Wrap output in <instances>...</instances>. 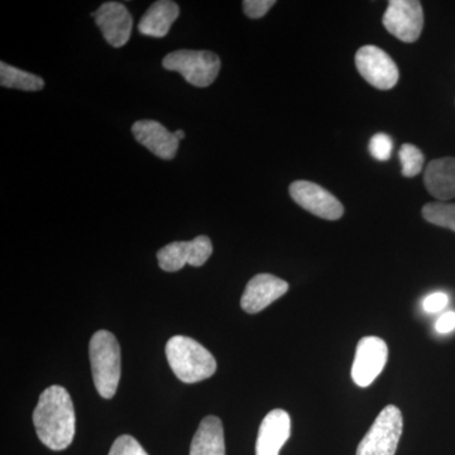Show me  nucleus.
I'll use <instances>...</instances> for the list:
<instances>
[{"mask_svg":"<svg viewBox=\"0 0 455 455\" xmlns=\"http://www.w3.org/2000/svg\"><path fill=\"white\" fill-rule=\"evenodd\" d=\"M33 424L42 444L51 451H64L73 443L76 416L70 395L61 386L42 392L33 411Z\"/></svg>","mask_w":455,"mask_h":455,"instance_id":"obj_1","label":"nucleus"},{"mask_svg":"<svg viewBox=\"0 0 455 455\" xmlns=\"http://www.w3.org/2000/svg\"><path fill=\"white\" fill-rule=\"evenodd\" d=\"M166 357L175 376L185 383L204 381L217 371L214 355L202 344L184 335H176L167 341Z\"/></svg>","mask_w":455,"mask_h":455,"instance_id":"obj_2","label":"nucleus"},{"mask_svg":"<svg viewBox=\"0 0 455 455\" xmlns=\"http://www.w3.org/2000/svg\"><path fill=\"white\" fill-rule=\"evenodd\" d=\"M92 379L101 397L112 398L121 379V348L110 331H99L92 335L89 346Z\"/></svg>","mask_w":455,"mask_h":455,"instance_id":"obj_3","label":"nucleus"},{"mask_svg":"<svg viewBox=\"0 0 455 455\" xmlns=\"http://www.w3.org/2000/svg\"><path fill=\"white\" fill-rule=\"evenodd\" d=\"M163 65L166 70L181 74L196 88L212 85L220 71V56L211 51H175L164 57Z\"/></svg>","mask_w":455,"mask_h":455,"instance_id":"obj_4","label":"nucleus"},{"mask_svg":"<svg viewBox=\"0 0 455 455\" xmlns=\"http://www.w3.org/2000/svg\"><path fill=\"white\" fill-rule=\"evenodd\" d=\"M403 419L400 409L386 406L359 443L355 455H395L403 435Z\"/></svg>","mask_w":455,"mask_h":455,"instance_id":"obj_5","label":"nucleus"},{"mask_svg":"<svg viewBox=\"0 0 455 455\" xmlns=\"http://www.w3.org/2000/svg\"><path fill=\"white\" fill-rule=\"evenodd\" d=\"M383 26L398 40L412 44L423 32V5L418 0H392L383 16Z\"/></svg>","mask_w":455,"mask_h":455,"instance_id":"obj_6","label":"nucleus"},{"mask_svg":"<svg viewBox=\"0 0 455 455\" xmlns=\"http://www.w3.org/2000/svg\"><path fill=\"white\" fill-rule=\"evenodd\" d=\"M355 66L358 73L376 89L390 90L398 82L397 65L385 51L367 44L355 53Z\"/></svg>","mask_w":455,"mask_h":455,"instance_id":"obj_7","label":"nucleus"},{"mask_svg":"<svg viewBox=\"0 0 455 455\" xmlns=\"http://www.w3.org/2000/svg\"><path fill=\"white\" fill-rule=\"evenodd\" d=\"M293 202L305 211L325 220H338L343 217L344 208L339 200L315 182L299 180L290 185Z\"/></svg>","mask_w":455,"mask_h":455,"instance_id":"obj_8","label":"nucleus"},{"mask_svg":"<svg viewBox=\"0 0 455 455\" xmlns=\"http://www.w3.org/2000/svg\"><path fill=\"white\" fill-rule=\"evenodd\" d=\"M388 347L379 337H364L358 341L352 379L359 387H368L382 373L387 363Z\"/></svg>","mask_w":455,"mask_h":455,"instance_id":"obj_9","label":"nucleus"},{"mask_svg":"<svg viewBox=\"0 0 455 455\" xmlns=\"http://www.w3.org/2000/svg\"><path fill=\"white\" fill-rule=\"evenodd\" d=\"M212 244L205 235L196 236L193 241L173 242L164 245L157 253L158 265L166 272H176L185 265L200 267L211 259Z\"/></svg>","mask_w":455,"mask_h":455,"instance_id":"obj_10","label":"nucleus"},{"mask_svg":"<svg viewBox=\"0 0 455 455\" xmlns=\"http://www.w3.org/2000/svg\"><path fill=\"white\" fill-rule=\"evenodd\" d=\"M92 17L95 18L99 29L103 33L104 40L110 46L119 49L130 41L133 18L122 3H104L97 12H92Z\"/></svg>","mask_w":455,"mask_h":455,"instance_id":"obj_11","label":"nucleus"},{"mask_svg":"<svg viewBox=\"0 0 455 455\" xmlns=\"http://www.w3.org/2000/svg\"><path fill=\"white\" fill-rule=\"evenodd\" d=\"M287 291L289 283L283 278L269 274L257 275L245 286L241 299L242 309L248 314L260 313Z\"/></svg>","mask_w":455,"mask_h":455,"instance_id":"obj_12","label":"nucleus"},{"mask_svg":"<svg viewBox=\"0 0 455 455\" xmlns=\"http://www.w3.org/2000/svg\"><path fill=\"white\" fill-rule=\"evenodd\" d=\"M291 436V418L284 410H272L263 419L256 443V455H280Z\"/></svg>","mask_w":455,"mask_h":455,"instance_id":"obj_13","label":"nucleus"},{"mask_svg":"<svg viewBox=\"0 0 455 455\" xmlns=\"http://www.w3.org/2000/svg\"><path fill=\"white\" fill-rule=\"evenodd\" d=\"M132 133L137 142L163 160H172L178 154L179 140L175 133H171L161 123L143 119L134 123Z\"/></svg>","mask_w":455,"mask_h":455,"instance_id":"obj_14","label":"nucleus"},{"mask_svg":"<svg viewBox=\"0 0 455 455\" xmlns=\"http://www.w3.org/2000/svg\"><path fill=\"white\" fill-rule=\"evenodd\" d=\"M425 187L430 196L440 202L455 197V158L443 157L431 161L425 169Z\"/></svg>","mask_w":455,"mask_h":455,"instance_id":"obj_15","label":"nucleus"},{"mask_svg":"<svg viewBox=\"0 0 455 455\" xmlns=\"http://www.w3.org/2000/svg\"><path fill=\"white\" fill-rule=\"evenodd\" d=\"M179 5L171 0H158L154 3L145 16L140 18L139 31L148 37L163 38L170 32L171 26L178 20Z\"/></svg>","mask_w":455,"mask_h":455,"instance_id":"obj_16","label":"nucleus"},{"mask_svg":"<svg viewBox=\"0 0 455 455\" xmlns=\"http://www.w3.org/2000/svg\"><path fill=\"white\" fill-rule=\"evenodd\" d=\"M190 455H226L224 429L220 418L203 419L191 442Z\"/></svg>","mask_w":455,"mask_h":455,"instance_id":"obj_17","label":"nucleus"},{"mask_svg":"<svg viewBox=\"0 0 455 455\" xmlns=\"http://www.w3.org/2000/svg\"><path fill=\"white\" fill-rule=\"evenodd\" d=\"M0 84L4 88L25 90V92H40L44 82L37 75L27 73L20 68L0 62Z\"/></svg>","mask_w":455,"mask_h":455,"instance_id":"obj_18","label":"nucleus"},{"mask_svg":"<svg viewBox=\"0 0 455 455\" xmlns=\"http://www.w3.org/2000/svg\"><path fill=\"white\" fill-rule=\"evenodd\" d=\"M424 220L455 232V204L438 202L429 203L423 208Z\"/></svg>","mask_w":455,"mask_h":455,"instance_id":"obj_19","label":"nucleus"},{"mask_svg":"<svg viewBox=\"0 0 455 455\" xmlns=\"http://www.w3.org/2000/svg\"><path fill=\"white\" fill-rule=\"evenodd\" d=\"M398 156L403 164V175L405 178H415L423 170L425 157L418 147L406 143L401 147Z\"/></svg>","mask_w":455,"mask_h":455,"instance_id":"obj_20","label":"nucleus"},{"mask_svg":"<svg viewBox=\"0 0 455 455\" xmlns=\"http://www.w3.org/2000/svg\"><path fill=\"white\" fill-rule=\"evenodd\" d=\"M109 455H148L133 436L122 435L113 443Z\"/></svg>","mask_w":455,"mask_h":455,"instance_id":"obj_21","label":"nucleus"},{"mask_svg":"<svg viewBox=\"0 0 455 455\" xmlns=\"http://www.w3.org/2000/svg\"><path fill=\"white\" fill-rule=\"evenodd\" d=\"M394 143L390 136L385 133L374 134L370 142V152L376 160L387 161L391 157Z\"/></svg>","mask_w":455,"mask_h":455,"instance_id":"obj_22","label":"nucleus"},{"mask_svg":"<svg viewBox=\"0 0 455 455\" xmlns=\"http://www.w3.org/2000/svg\"><path fill=\"white\" fill-rule=\"evenodd\" d=\"M276 4L275 0H245L243 9L245 16L259 20L268 13L269 9Z\"/></svg>","mask_w":455,"mask_h":455,"instance_id":"obj_23","label":"nucleus"},{"mask_svg":"<svg viewBox=\"0 0 455 455\" xmlns=\"http://www.w3.org/2000/svg\"><path fill=\"white\" fill-rule=\"evenodd\" d=\"M448 295L444 292H434L427 296L423 302L424 310L427 313H438L448 305Z\"/></svg>","mask_w":455,"mask_h":455,"instance_id":"obj_24","label":"nucleus"},{"mask_svg":"<svg viewBox=\"0 0 455 455\" xmlns=\"http://www.w3.org/2000/svg\"><path fill=\"white\" fill-rule=\"evenodd\" d=\"M436 331L440 334H447L453 331L455 329V313L454 311H448L439 317L435 324Z\"/></svg>","mask_w":455,"mask_h":455,"instance_id":"obj_25","label":"nucleus"},{"mask_svg":"<svg viewBox=\"0 0 455 455\" xmlns=\"http://www.w3.org/2000/svg\"><path fill=\"white\" fill-rule=\"evenodd\" d=\"M175 136H176V139H178L179 140H184L185 139V132L182 130L176 131Z\"/></svg>","mask_w":455,"mask_h":455,"instance_id":"obj_26","label":"nucleus"}]
</instances>
